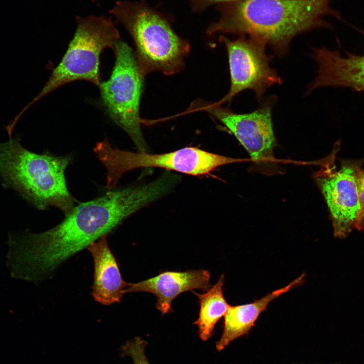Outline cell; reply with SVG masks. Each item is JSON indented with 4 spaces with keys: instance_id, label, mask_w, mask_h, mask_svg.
Instances as JSON below:
<instances>
[{
    "instance_id": "e0dca14e",
    "label": "cell",
    "mask_w": 364,
    "mask_h": 364,
    "mask_svg": "<svg viewBox=\"0 0 364 364\" xmlns=\"http://www.w3.org/2000/svg\"><path fill=\"white\" fill-rule=\"evenodd\" d=\"M192 9L195 12H201L209 7L222 3L237 0H189Z\"/></svg>"
},
{
    "instance_id": "ba28073f",
    "label": "cell",
    "mask_w": 364,
    "mask_h": 364,
    "mask_svg": "<svg viewBox=\"0 0 364 364\" xmlns=\"http://www.w3.org/2000/svg\"><path fill=\"white\" fill-rule=\"evenodd\" d=\"M363 164L364 159H342L339 168L332 163L327 164L316 177L335 237L344 239L354 229H364L357 186V175Z\"/></svg>"
},
{
    "instance_id": "7a4b0ae2",
    "label": "cell",
    "mask_w": 364,
    "mask_h": 364,
    "mask_svg": "<svg viewBox=\"0 0 364 364\" xmlns=\"http://www.w3.org/2000/svg\"><path fill=\"white\" fill-rule=\"evenodd\" d=\"M331 0H237L218 4V21L207 30L248 35L269 46L275 53L287 54L291 40L309 30L331 25L323 19L330 15L342 20L339 12L331 8Z\"/></svg>"
},
{
    "instance_id": "4fadbf2b",
    "label": "cell",
    "mask_w": 364,
    "mask_h": 364,
    "mask_svg": "<svg viewBox=\"0 0 364 364\" xmlns=\"http://www.w3.org/2000/svg\"><path fill=\"white\" fill-rule=\"evenodd\" d=\"M94 260V283L92 295L104 305L120 302L128 285L122 278L118 263L105 235L87 248Z\"/></svg>"
},
{
    "instance_id": "7c38bea8",
    "label": "cell",
    "mask_w": 364,
    "mask_h": 364,
    "mask_svg": "<svg viewBox=\"0 0 364 364\" xmlns=\"http://www.w3.org/2000/svg\"><path fill=\"white\" fill-rule=\"evenodd\" d=\"M210 273L200 269L185 271H166L152 278L136 283H128L124 294L148 292L157 298L156 308L163 314L172 311V300L181 293L194 289L208 290Z\"/></svg>"
},
{
    "instance_id": "5bb4252c",
    "label": "cell",
    "mask_w": 364,
    "mask_h": 364,
    "mask_svg": "<svg viewBox=\"0 0 364 364\" xmlns=\"http://www.w3.org/2000/svg\"><path fill=\"white\" fill-rule=\"evenodd\" d=\"M302 274L286 286L276 290L253 302L229 306L224 318L222 334L217 342L218 351L223 350L233 340L247 334L269 303L285 293L304 282Z\"/></svg>"
},
{
    "instance_id": "9a60e30c",
    "label": "cell",
    "mask_w": 364,
    "mask_h": 364,
    "mask_svg": "<svg viewBox=\"0 0 364 364\" xmlns=\"http://www.w3.org/2000/svg\"><path fill=\"white\" fill-rule=\"evenodd\" d=\"M224 280L222 275L206 292H194L200 304L199 317L194 324L198 326L199 335L203 341L212 336L215 325L225 315L230 306L223 296Z\"/></svg>"
},
{
    "instance_id": "277c9868",
    "label": "cell",
    "mask_w": 364,
    "mask_h": 364,
    "mask_svg": "<svg viewBox=\"0 0 364 364\" xmlns=\"http://www.w3.org/2000/svg\"><path fill=\"white\" fill-rule=\"evenodd\" d=\"M109 13L132 37L144 76L153 71L171 75L183 69L190 44L175 33L162 14L142 1H118Z\"/></svg>"
},
{
    "instance_id": "2e32d148",
    "label": "cell",
    "mask_w": 364,
    "mask_h": 364,
    "mask_svg": "<svg viewBox=\"0 0 364 364\" xmlns=\"http://www.w3.org/2000/svg\"><path fill=\"white\" fill-rule=\"evenodd\" d=\"M147 342L139 337L127 341L121 347V355L129 356L134 364H150L146 356L145 349Z\"/></svg>"
},
{
    "instance_id": "3957f363",
    "label": "cell",
    "mask_w": 364,
    "mask_h": 364,
    "mask_svg": "<svg viewBox=\"0 0 364 364\" xmlns=\"http://www.w3.org/2000/svg\"><path fill=\"white\" fill-rule=\"evenodd\" d=\"M70 155L37 154L26 149L19 137L0 143V175L3 186L16 190L40 210L55 207L65 215L76 200L69 192L65 171L72 162Z\"/></svg>"
},
{
    "instance_id": "8fae6325",
    "label": "cell",
    "mask_w": 364,
    "mask_h": 364,
    "mask_svg": "<svg viewBox=\"0 0 364 364\" xmlns=\"http://www.w3.org/2000/svg\"><path fill=\"white\" fill-rule=\"evenodd\" d=\"M364 37V30L357 28ZM342 56L337 50L325 47L314 49L311 57L316 62V77L308 85L306 95L322 86L345 87L364 92V55L346 52Z\"/></svg>"
},
{
    "instance_id": "9c48e42d",
    "label": "cell",
    "mask_w": 364,
    "mask_h": 364,
    "mask_svg": "<svg viewBox=\"0 0 364 364\" xmlns=\"http://www.w3.org/2000/svg\"><path fill=\"white\" fill-rule=\"evenodd\" d=\"M275 96L266 98L255 111L245 114L233 112L216 103L194 101L190 108L204 111L221 122L234 134L257 164L266 163L273 157L276 140L272 121Z\"/></svg>"
},
{
    "instance_id": "5b68a950",
    "label": "cell",
    "mask_w": 364,
    "mask_h": 364,
    "mask_svg": "<svg viewBox=\"0 0 364 364\" xmlns=\"http://www.w3.org/2000/svg\"><path fill=\"white\" fill-rule=\"evenodd\" d=\"M76 29L60 63L37 95L15 116L17 120L39 100L56 88L72 81L83 80L99 86L100 57L107 48L113 50L119 39L111 17H76Z\"/></svg>"
},
{
    "instance_id": "8992f818",
    "label": "cell",
    "mask_w": 364,
    "mask_h": 364,
    "mask_svg": "<svg viewBox=\"0 0 364 364\" xmlns=\"http://www.w3.org/2000/svg\"><path fill=\"white\" fill-rule=\"evenodd\" d=\"M113 51L116 60L110 78L99 85L103 103L110 117L129 135L138 152H148L139 115L144 76L126 42L119 39Z\"/></svg>"
},
{
    "instance_id": "ac0fdd59",
    "label": "cell",
    "mask_w": 364,
    "mask_h": 364,
    "mask_svg": "<svg viewBox=\"0 0 364 364\" xmlns=\"http://www.w3.org/2000/svg\"><path fill=\"white\" fill-rule=\"evenodd\" d=\"M357 186L361 207V220L364 228V170H359L357 175Z\"/></svg>"
},
{
    "instance_id": "52a82bcc",
    "label": "cell",
    "mask_w": 364,
    "mask_h": 364,
    "mask_svg": "<svg viewBox=\"0 0 364 364\" xmlns=\"http://www.w3.org/2000/svg\"><path fill=\"white\" fill-rule=\"evenodd\" d=\"M94 152L107 170V186L114 187L125 172L143 167H157L194 176L209 174L215 169L240 161L187 147L162 154L132 152L113 148L107 139L98 142Z\"/></svg>"
},
{
    "instance_id": "6da1fadb",
    "label": "cell",
    "mask_w": 364,
    "mask_h": 364,
    "mask_svg": "<svg viewBox=\"0 0 364 364\" xmlns=\"http://www.w3.org/2000/svg\"><path fill=\"white\" fill-rule=\"evenodd\" d=\"M162 184H146L109 191L74 206L56 226L31 236L36 259L53 274L71 257L112 231L128 216L164 196Z\"/></svg>"
},
{
    "instance_id": "30bf717a",
    "label": "cell",
    "mask_w": 364,
    "mask_h": 364,
    "mask_svg": "<svg viewBox=\"0 0 364 364\" xmlns=\"http://www.w3.org/2000/svg\"><path fill=\"white\" fill-rule=\"evenodd\" d=\"M240 36L235 40L220 37L227 51L231 78L229 92L217 102L220 105L230 103L245 89L252 90L260 102L269 87L282 82L276 70L270 66L272 56L266 53V45L250 37Z\"/></svg>"
}]
</instances>
